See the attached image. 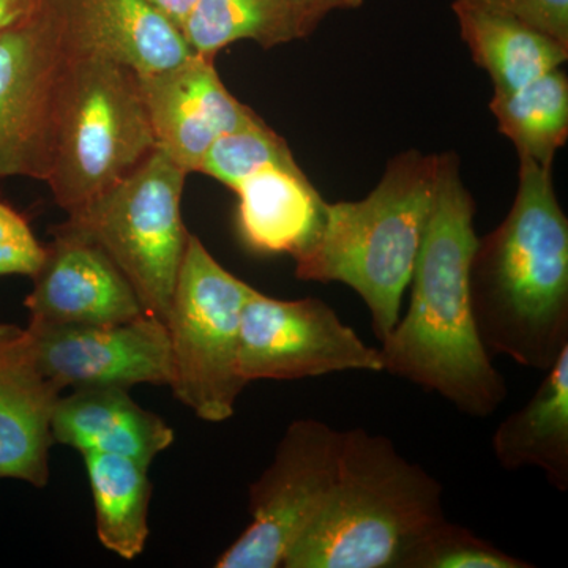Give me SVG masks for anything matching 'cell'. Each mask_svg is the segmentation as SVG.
Masks as SVG:
<instances>
[{
	"mask_svg": "<svg viewBox=\"0 0 568 568\" xmlns=\"http://www.w3.org/2000/svg\"><path fill=\"white\" fill-rule=\"evenodd\" d=\"M290 3L304 22L306 31L312 33L332 11L358 9L364 0H290Z\"/></svg>",
	"mask_w": 568,
	"mask_h": 568,
	"instance_id": "27",
	"label": "cell"
},
{
	"mask_svg": "<svg viewBox=\"0 0 568 568\" xmlns=\"http://www.w3.org/2000/svg\"><path fill=\"white\" fill-rule=\"evenodd\" d=\"M69 61L41 3L0 32V179L47 182L52 111Z\"/></svg>",
	"mask_w": 568,
	"mask_h": 568,
	"instance_id": "10",
	"label": "cell"
},
{
	"mask_svg": "<svg viewBox=\"0 0 568 568\" xmlns=\"http://www.w3.org/2000/svg\"><path fill=\"white\" fill-rule=\"evenodd\" d=\"M182 36L193 54L215 59L237 41L268 50L310 33L290 0H197Z\"/></svg>",
	"mask_w": 568,
	"mask_h": 568,
	"instance_id": "21",
	"label": "cell"
},
{
	"mask_svg": "<svg viewBox=\"0 0 568 568\" xmlns=\"http://www.w3.org/2000/svg\"><path fill=\"white\" fill-rule=\"evenodd\" d=\"M239 369L248 384L295 381L383 373V357L321 298L280 301L254 290L242 312Z\"/></svg>",
	"mask_w": 568,
	"mask_h": 568,
	"instance_id": "9",
	"label": "cell"
},
{
	"mask_svg": "<svg viewBox=\"0 0 568 568\" xmlns=\"http://www.w3.org/2000/svg\"><path fill=\"white\" fill-rule=\"evenodd\" d=\"M138 81L156 148L189 174L220 136L263 122L224 88L212 58L192 54Z\"/></svg>",
	"mask_w": 568,
	"mask_h": 568,
	"instance_id": "13",
	"label": "cell"
},
{
	"mask_svg": "<svg viewBox=\"0 0 568 568\" xmlns=\"http://www.w3.org/2000/svg\"><path fill=\"white\" fill-rule=\"evenodd\" d=\"M470 301L489 355L547 372L568 346V222L551 168L519 156L514 205L499 227L478 239Z\"/></svg>",
	"mask_w": 568,
	"mask_h": 568,
	"instance_id": "2",
	"label": "cell"
},
{
	"mask_svg": "<svg viewBox=\"0 0 568 568\" xmlns=\"http://www.w3.org/2000/svg\"><path fill=\"white\" fill-rule=\"evenodd\" d=\"M545 373L532 398L497 426L493 452L504 469L538 467L549 485L564 493L568 489V346Z\"/></svg>",
	"mask_w": 568,
	"mask_h": 568,
	"instance_id": "19",
	"label": "cell"
},
{
	"mask_svg": "<svg viewBox=\"0 0 568 568\" xmlns=\"http://www.w3.org/2000/svg\"><path fill=\"white\" fill-rule=\"evenodd\" d=\"M514 14L568 44V0H463Z\"/></svg>",
	"mask_w": 568,
	"mask_h": 568,
	"instance_id": "26",
	"label": "cell"
},
{
	"mask_svg": "<svg viewBox=\"0 0 568 568\" xmlns=\"http://www.w3.org/2000/svg\"><path fill=\"white\" fill-rule=\"evenodd\" d=\"M144 2L163 14L168 21L173 22L175 28L182 32L183 24L192 14L197 0H144Z\"/></svg>",
	"mask_w": 568,
	"mask_h": 568,
	"instance_id": "28",
	"label": "cell"
},
{
	"mask_svg": "<svg viewBox=\"0 0 568 568\" xmlns=\"http://www.w3.org/2000/svg\"><path fill=\"white\" fill-rule=\"evenodd\" d=\"M437 171L439 155H396L364 200L325 203L316 237L294 257L298 280L342 283L361 295L379 342L398 323L435 201Z\"/></svg>",
	"mask_w": 568,
	"mask_h": 568,
	"instance_id": "3",
	"label": "cell"
},
{
	"mask_svg": "<svg viewBox=\"0 0 568 568\" xmlns=\"http://www.w3.org/2000/svg\"><path fill=\"white\" fill-rule=\"evenodd\" d=\"M125 388H78L59 396L51 417L55 444L151 466L174 443V429L138 405Z\"/></svg>",
	"mask_w": 568,
	"mask_h": 568,
	"instance_id": "16",
	"label": "cell"
},
{
	"mask_svg": "<svg viewBox=\"0 0 568 568\" xmlns=\"http://www.w3.org/2000/svg\"><path fill=\"white\" fill-rule=\"evenodd\" d=\"M44 245L31 224L9 204L0 201V276L37 274L44 260Z\"/></svg>",
	"mask_w": 568,
	"mask_h": 568,
	"instance_id": "25",
	"label": "cell"
},
{
	"mask_svg": "<svg viewBox=\"0 0 568 568\" xmlns=\"http://www.w3.org/2000/svg\"><path fill=\"white\" fill-rule=\"evenodd\" d=\"M489 110L499 132L519 156L551 168L568 136V81L562 70L548 71L517 91L495 93Z\"/></svg>",
	"mask_w": 568,
	"mask_h": 568,
	"instance_id": "22",
	"label": "cell"
},
{
	"mask_svg": "<svg viewBox=\"0 0 568 568\" xmlns=\"http://www.w3.org/2000/svg\"><path fill=\"white\" fill-rule=\"evenodd\" d=\"M254 287L223 267L190 234L164 325L170 335L171 390L201 420L234 416L248 383L239 369L242 312Z\"/></svg>",
	"mask_w": 568,
	"mask_h": 568,
	"instance_id": "6",
	"label": "cell"
},
{
	"mask_svg": "<svg viewBox=\"0 0 568 568\" xmlns=\"http://www.w3.org/2000/svg\"><path fill=\"white\" fill-rule=\"evenodd\" d=\"M81 455L91 485L100 544L119 558L136 559L149 538V466L115 455Z\"/></svg>",
	"mask_w": 568,
	"mask_h": 568,
	"instance_id": "20",
	"label": "cell"
},
{
	"mask_svg": "<svg viewBox=\"0 0 568 568\" xmlns=\"http://www.w3.org/2000/svg\"><path fill=\"white\" fill-rule=\"evenodd\" d=\"M156 149L138 74L70 58L52 111L47 183L67 215L123 181Z\"/></svg>",
	"mask_w": 568,
	"mask_h": 568,
	"instance_id": "5",
	"label": "cell"
},
{
	"mask_svg": "<svg viewBox=\"0 0 568 568\" xmlns=\"http://www.w3.org/2000/svg\"><path fill=\"white\" fill-rule=\"evenodd\" d=\"M41 0H0V32L39 9Z\"/></svg>",
	"mask_w": 568,
	"mask_h": 568,
	"instance_id": "29",
	"label": "cell"
},
{
	"mask_svg": "<svg viewBox=\"0 0 568 568\" xmlns=\"http://www.w3.org/2000/svg\"><path fill=\"white\" fill-rule=\"evenodd\" d=\"M476 205L454 153L439 155L437 185L405 317L381 346L383 373L402 377L470 417L495 414L507 384L478 335L470 264L478 237Z\"/></svg>",
	"mask_w": 568,
	"mask_h": 568,
	"instance_id": "1",
	"label": "cell"
},
{
	"mask_svg": "<svg viewBox=\"0 0 568 568\" xmlns=\"http://www.w3.org/2000/svg\"><path fill=\"white\" fill-rule=\"evenodd\" d=\"M267 168H298L286 141L264 122L223 134L205 153L200 171L237 190L252 175Z\"/></svg>",
	"mask_w": 568,
	"mask_h": 568,
	"instance_id": "23",
	"label": "cell"
},
{
	"mask_svg": "<svg viewBox=\"0 0 568 568\" xmlns=\"http://www.w3.org/2000/svg\"><path fill=\"white\" fill-rule=\"evenodd\" d=\"M534 564L507 555L473 530L444 519L417 538L396 568H532Z\"/></svg>",
	"mask_w": 568,
	"mask_h": 568,
	"instance_id": "24",
	"label": "cell"
},
{
	"mask_svg": "<svg viewBox=\"0 0 568 568\" xmlns=\"http://www.w3.org/2000/svg\"><path fill=\"white\" fill-rule=\"evenodd\" d=\"M343 432L315 418L287 426L267 469L250 485L253 521L216 559L219 568L282 567L334 487Z\"/></svg>",
	"mask_w": 568,
	"mask_h": 568,
	"instance_id": "8",
	"label": "cell"
},
{
	"mask_svg": "<svg viewBox=\"0 0 568 568\" xmlns=\"http://www.w3.org/2000/svg\"><path fill=\"white\" fill-rule=\"evenodd\" d=\"M40 372L59 390L170 386V335L149 315L129 323L28 327Z\"/></svg>",
	"mask_w": 568,
	"mask_h": 568,
	"instance_id": "11",
	"label": "cell"
},
{
	"mask_svg": "<svg viewBox=\"0 0 568 568\" xmlns=\"http://www.w3.org/2000/svg\"><path fill=\"white\" fill-rule=\"evenodd\" d=\"M446 519L443 485L386 436L343 432L334 487L284 568H396L407 548Z\"/></svg>",
	"mask_w": 568,
	"mask_h": 568,
	"instance_id": "4",
	"label": "cell"
},
{
	"mask_svg": "<svg viewBox=\"0 0 568 568\" xmlns=\"http://www.w3.org/2000/svg\"><path fill=\"white\" fill-rule=\"evenodd\" d=\"M61 395L40 372L28 328L0 323V480L47 487L51 417Z\"/></svg>",
	"mask_w": 568,
	"mask_h": 568,
	"instance_id": "15",
	"label": "cell"
},
{
	"mask_svg": "<svg viewBox=\"0 0 568 568\" xmlns=\"http://www.w3.org/2000/svg\"><path fill=\"white\" fill-rule=\"evenodd\" d=\"M239 231L250 248L295 257L316 237L325 201L301 168H267L237 190Z\"/></svg>",
	"mask_w": 568,
	"mask_h": 568,
	"instance_id": "17",
	"label": "cell"
},
{
	"mask_svg": "<svg viewBox=\"0 0 568 568\" xmlns=\"http://www.w3.org/2000/svg\"><path fill=\"white\" fill-rule=\"evenodd\" d=\"M70 58L119 63L136 74L193 54L182 32L144 0H41Z\"/></svg>",
	"mask_w": 568,
	"mask_h": 568,
	"instance_id": "14",
	"label": "cell"
},
{
	"mask_svg": "<svg viewBox=\"0 0 568 568\" xmlns=\"http://www.w3.org/2000/svg\"><path fill=\"white\" fill-rule=\"evenodd\" d=\"M452 9L463 40L491 78L495 93L517 91L567 62L568 44L514 14L463 0H455Z\"/></svg>",
	"mask_w": 568,
	"mask_h": 568,
	"instance_id": "18",
	"label": "cell"
},
{
	"mask_svg": "<svg viewBox=\"0 0 568 568\" xmlns=\"http://www.w3.org/2000/svg\"><path fill=\"white\" fill-rule=\"evenodd\" d=\"M186 175L156 148L132 174L65 222L110 254L145 313L163 323L190 239L182 219Z\"/></svg>",
	"mask_w": 568,
	"mask_h": 568,
	"instance_id": "7",
	"label": "cell"
},
{
	"mask_svg": "<svg viewBox=\"0 0 568 568\" xmlns=\"http://www.w3.org/2000/svg\"><path fill=\"white\" fill-rule=\"evenodd\" d=\"M44 248L24 301L28 327L121 324L148 315L132 283L89 235L62 223Z\"/></svg>",
	"mask_w": 568,
	"mask_h": 568,
	"instance_id": "12",
	"label": "cell"
}]
</instances>
